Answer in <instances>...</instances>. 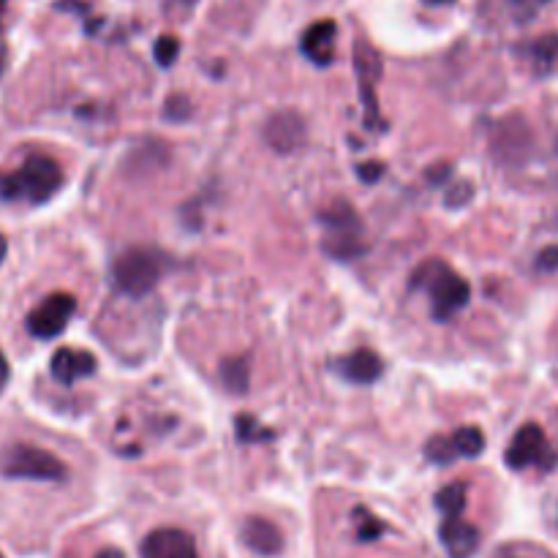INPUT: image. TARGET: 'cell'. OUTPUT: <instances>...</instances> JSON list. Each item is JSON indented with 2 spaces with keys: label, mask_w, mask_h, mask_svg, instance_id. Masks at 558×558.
Listing matches in <instances>:
<instances>
[{
  "label": "cell",
  "mask_w": 558,
  "mask_h": 558,
  "mask_svg": "<svg viewBox=\"0 0 558 558\" xmlns=\"http://www.w3.org/2000/svg\"><path fill=\"white\" fill-rule=\"evenodd\" d=\"M60 185H63L60 163L44 153H31L16 169L0 172V199L44 205L58 194Z\"/></svg>",
  "instance_id": "cell-1"
},
{
  "label": "cell",
  "mask_w": 558,
  "mask_h": 558,
  "mask_svg": "<svg viewBox=\"0 0 558 558\" xmlns=\"http://www.w3.org/2000/svg\"><path fill=\"white\" fill-rule=\"evenodd\" d=\"M414 292L430 294V314L436 322H447L463 311L472 300V287L441 259H425L409 278Z\"/></svg>",
  "instance_id": "cell-2"
},
{
  "label": "cell",
  "mask_w": 558,
  "mask_h": 558,
  "mask_svg": "<svg viewBox=\"0 0 558 558\" xmlns=\"http://www.w3.org/2000/svg\"><path fill=\"white\" fill-rule=\"evenodd\" d=\"M319 223L325 229L322 234V251L338 262H352L360 259L368 248L365 243V227L360 221L357 210L352 202L336 199L330 207L319 213Z\"/></svg>",
  "instance_id": "cell-3"
},
{
  "label": "cell",
  "mask_w": 558,
  "mask_h": 558,
  "mask_svg": "<svg viewBox=\"0 0 558 558\" xmlns=\"http://www.w3.org/2000/svg\"><path fill=\"white\" fill-rule=\"evenodd\" d=\"M167 270L163 254L150 248H129L112 265V283L125 298H145L156 289Z\"/></svg>",
  "instance_id": "cell-4"
},
{
  "label": "cell",
  "mask_w": 558,
  "mask_h": 558,
  "mask_svg": "<svg viewBox=\"0 0 558 558\" xmlns=\"http://www.w3.org/2000/svg\"><path fill=\"white\" fill-rule=\"evenodd\" d=\"M0 472L9 480H41V483H60L65 480V463L52 452L38 447L16 445L0 461Z\"/></svg>",
  "instance_id": "cell-5"
},
{
  "label": "cell",
  "mask_w": 558,
  "mask_h": 558,
  "mask_svg": "<svg viewBox=\"0 0 558 558\" xmlns=\"http://www.w3.org/2000/svg\"><path fill=\"white\" fill-rule=\"evenodd\" d=\"M505 463L512 472H523L529 466L550 469L556 466V456L550 450L545 430L537 423H526L515 436H512L510 447L505 452Z\"/></svg>",
  "instance_id": "cell-6"
},
{
  "label": "cell",
  "mask_w": 558,
  "mask_h": 558,
  "mask_svg": "<svg viewBox=\"0 0 558 558\" xmlns=\"http://www.w3.org/2000/svg\"><path fill=\"white\" fill-rule=\"evenodd\" d=\"M74 314H76L74 294H65V292L49 294V298H44L41 303L27 314L25 327L33 338H38V341H52V338H58L60 332L69 327L71 316Z\"/></svg>",
  "instance_id": "cell-7"
},
{
  "label": "cell",
  "mask_w": 558,
  "mask_h": 558,
  "mask_svg": "<svg viewBox=\"0 0 558 558\" xmlns=\"http://www.w3.org/2000/svg\"><path fill=\"white\" fill-rule=\"evenodd\" d=\"M354 69H357L360 98H363L365 107V125L381 131L385 125H381L379 101H376V82L381 76V58L365 38H357V44H354Z\"/></svg>",
  "instance_id": "cell-8"
},
{
  "label": "cell",
  "mask_w": 558,
  "mask_h": 558,
  "mask_svg": "<svg viewBox=\"0 0 558 558\" xmlns=\"http://www.w3.org/2000/svg\"><path fill=\"white\" fill-rule=\"evenodd\" d=\"M142 558H199V554L183 529H156L142 543Z\"/></svg>",
  "instance_id": "cell-9"
},
{
  "label": "cell",
  "mask_w": 558,
  "mask_h": 558,
  "mask_svg": "<svg viewBox=\"0 0 558 558\" xmlns=\"http://www.w3.org/2000/svg\"><path fill=\"white\" fill-rule=\"evenodd\" d=\"M96 357H93L87 349H69L60 347L58 352L52 354V363H49V371H52V379L60 381L63 387L76 385L85 376L96 374Z\"/></svg>",
  "instance_id": "cell-10"
},
{
  "label": "cell",
  "mask_w": 558,
  "mask_h": 558,
  "mask_svg": "<svg viewBox=\"0 0 558 558\" xmlns=\"http://www.w3.org/2000/svg\"><path fill=\"white\" fill-rule=\"evenodd\" d=\"M305 140V125L298 112H278L267 120L265 142L276 153H294Z\"/></svg>",
  "instance_id": "cell-11"
},
{
  "label": "cell",
  "mask_w": 558,
  "mask_h": 558,
  "mask_svg": "<svg viewBox=\"0 0 558 558\" xmlns=\"http://www.w3.org/2000/svg\"><path fill=\"white\" fill-rule=\"evenodd\" d=\"M336 38L338 25L332 20L314 22L308 31L300 38V52L311 60L314 65H330L336 58Z\"/></svg>",
  "instance_id": "cell-12"
},
{
  "label": "cell",
  "mask_w": 558,
  "mask_h": 558,
  "mask_svg": "<svg viewBox=\"0 0 558 558\" xmlns=\"http://www.w3.org/2000/svg\"><path fill=\"white\" fill-rule=\"evenodd\" d=\"M439 537L450 558H472L480 550V529L463 521L461 515L445 518Z\"/></svg>",
  "instance_id": "cell-13"
},
{
  "label": "cell",
  "mask_w": 558,
  "mask_h": 558,
  "mask_svg": "<svg viewBox=\"0 0 558 558\" xmlns=\"http://www.w3.org/2000/svg\"><path fill=\"white\" fill-rule=\"evenodd\" d=\"M338 374L347 381H352V385H374L385 374V363H381V357L374 349L363 347L354 349L343 360H338Z\"/></svg>",
  "instance_id": "cell-14"
},
{
  "label": "cell",
  "mask_w": 558,
  "mask_h": 558,
  "mask_svg": "<svg viewBox=\"0 0 558 558\" xmlns=\"http://www.w3.org/2000/svg\"><path fill=\"white\" fill-rule=\"evenodd\" d=\"M243 543L259 556H278L283 548V537L278 526L267 518H245L243 523Z\"/></svg>",
  "instance_id": "cell-15"
},
{
  "label": "cell",
  "mask_w": 558,
  "mask_h": 558,
  "mask_svg": "<svg viewBox=\"0 0 558 558\" xmlns=\"http://www.w3.org/2000/svg\"><path fill=\"white\" fill-rule=\"evenodd\" d=\"M221 381L229 392H238V396H245L251 385V368L245 357H229L223 360L221 365Z\"/></svg>",
  "instance_id": "cell-16"
},
{
  "label": "cell",
  "mask_w": 558,
  "mask_h": 558,
  "mask_svg": "<svg viewBox=\"0 0 558 558\" xmlns=\"http://www.w3.org/2000/svg\"><path fill=\"white\" fill-rule=\"evenodd\" d=\"M450 439H452V447H456L458 458L483 456L485 436H483V430L477 428V425H463V428H458L456 434L450 436Z\"/></svg>",
  "instance_id": "cell-17"
},
{
  "label": "cell",
  "mask_w": 558,
  "mask_h": 558,
  "mask_svg": "<svg viewBox=\"0 0 558 558\" xmlns=\"http://www.w3.org/2000/svg\"><path fill=\"white\" fill-rule=\"evenodd\" d=\"M436 507L445 512V518L463 515V510H466V485L452 483L447 485V488H441L439 494H436Z\"/></svg>",
  "instance_id": "cell-18"
},
{
  "label": "cell",
  "mask_w": 558,
  "mask_h": 558,
  "mask_svg": "<svg viewBox=\"0 0 558 558\" xmlns=\"http://www.w3.org/2000/svg\"><path fill=\"white\" fill-rule=\"evenodd\" d=\"M234 434H238V439L245 441V445H256V441H270L272 436H276V430L259 425L256 423V417L240 414V417L234 420Z\"/></svg>",
  "instance_id": "cell-19"
},
{
  "label": "cell",
  "mask_w": 558,
  "mask_h": 558,
  "mask_svg": "<svg viewBox=\"0 0 558 558\" xmlns=\"http://www.w3.org/2000/svg\"><path fill=\"white\" fill-rule=\"evenodd\" d=\"M532 58H534V63H537L539 74H545V71L554 69V63L558 58V36H556V33H550V36H543L537 44H534Z\"/></svg>",
  "instance_id": "cell-20"
},
{
  "label": "cell",
  "mask_w": 558,
  "mask_h": 558,
  "mask_svg": "<svg viewBox=\"0 0 558 558\" xmlns=\"http://www.w3.org/2000/svg\"><path fill=\"white\" fill-rule=\"evenodd\" d=\"M354 521H357V539H360V543H374V539H379L381 534L387 532L385 523H381L379 518L371 515L368 510H363V507H357V510H354Z\"/></svg>",
  "instance_id": "cell-21"
},
{
  "label": "cell",
  "mask_w": 558,
  "mask_h": 558,
  "mask_svg": "<svg viewBox=\"0 0 558 558\" xmlns=\"http://www.w3.org/2000/svg\"><path fill=\"white\" fill-rule=\"evenodd\" d=\"M425 458L434 463H439V466H447V463L456 461L458 452H456V447H452L450 436H434V439L425 445Z\"/></svg>",
  "instance_id": "cell-22"
},
{
  "label": "cell",
  "mask_w": 558,
  "mask_h": 558,
  "mask_svg": "<svg viewBox=\"0 0 558 558\" xmlns=\"http://www.w3.org/2000/svg\"><path fill=\"white\" fill-rule=\"evenodd\" d=\"M180 54V41L174 36H161L156 41V47H153V58H156V63L161 65V69H169V65L178 60Z\"/></svg>",
  "instance_id": "cell-23"
},
{
  "label": "cell",
  "mask_w": 558,
  "mask_h": 558,
  "mask_svg": "<svg viewBox=\"0 0 558 558\" xmlns=\"http://www.w3.org/2000/svg\"><path fill=\"white\" fill-rule=\"evenodd\" d=\"M537 270L554 272L558 270V245H550V248H543L537 256Z\"/></svg>",
  "instance_id": "cell-24"
},
{
  "label": "cell",
  "mask_w": 558,
  "mask_h": 558,
  "mask_svg": "<svg viewBox=\"0 0 558 558\" xmlns=\"http://www.w3.org/2000/svg\"><path fill=\"white\" fill-rule=\"evenodd\" d=\"M381 174H385V167H381L379 161H371L360 167V178H363L365 183H374V180H379Z\"/></svg>",
  "instance_id": "cell-25"
},
{
  "label": "cell",
  "mask_w": 558,
  "mask_h": 558,
  "mask_svg": "<svg viewBox=\"0 0 558 558\" xmlns=\"http://www.w3.org/2000/svg\"><path fill=\"white\" fill-rule=\"evenodd\" d=\"M11 376V368H9V360H5V354L0 352V390L5 387V381H9Z\"/></svg>",
  "instance_id": "cell-26"
},
{
  "label": "cell",
  "mask_w": 558,
  "mask_h": 558,
  "mask_svg": "<svg viewBox=\"0 0 558 558\" xmlns=\"http://www.w3.org/2000/svg\"><path fill=\"white\" fill-rule=\"evenodd\" d=\"M96 558H125V556L120 554L118 548H107V550H101V554H98Z\"/></svg>",
  "instance_id": "cell-27"
},
{
  "label": "cell",
  "mask_w": 558,
  "mask_h": 558,
  "mask_svg": "<svg viewBox=\"0 0 558 558\" xmlns=\"http://www.w3.org/2000/svg\"><path fill=\"white\" fill-rule=\"evenodd\" d=\"M3 69H5V41L0 38V74H3Z\"/></svg>",
  "instance_id": "cell-28"
},
{
  "label": "cell",
  "mask_w": 558,
  "mask_h": 558,
  "mask_svg": "<svg viewBox=\"0 0 558 558\" xmlns=\"http://www.w3.org/2000/svg\"><path fill=\"white\" fill-rule=\"evenodd\" d=\"M5 248H9V243H5V238H3V234H0V262H3Z\"/></svg>",
  "instance_id": "cell-29"
},
{
  "label": "cell",
  "mask_w": 558,
  "mask_h": 558,
  "mask_svg": "<svg viewBox=\"0 0 558 558\" xmlns=\"http://www.w3.org/2000/svg\"><path fill=\"white\" fill-rule=\"evenodd\" d=\"M434 5H447V3H456V0H430Z\"/></svg>",
  "instance_id": "cell-30"
},
{
  "label": "cell",
  "mask_w": 558,
  "mask_h": 558,
  "mask_svg": "<svg viewBox=\"0 0 558 558\" xmlns=\"http://www.w3.org/2000/svg\"><path fill=\"white\" fill-rule=\"evenodd\" d=\"M5 9V0H0V11H3Z\"/></svg>",
  "instance_id": "cell-31"
},
{
  "label": "cell",
  "mask_w": 558,
  "mask_h": 558,
  "mask_svg": "<svg viewBox=\"0 0 558 558\" xmlns=\"http://www.w3.org/2000/svg\"><path fill=\"white\" fill-rule=\"evenodd\" d=\"M0 558H3V554H0Z\"/></svg>",
  "instance_id": "cell-32"
},
{
  "label": "cell",
  "mask_w": 558,
  "mask_h": 558,
  "mask_svg": "<svg viewBox=\"0 0 558 558\" xmlns=\"http://www.w3.org/2000/svg\"><path fill=\"white\" fill-rule=\"evenodd\" d=\"M543 3H545V0H543Z\"/></svg>",
  "instance_id": "cell-33"
}]
</instances>
